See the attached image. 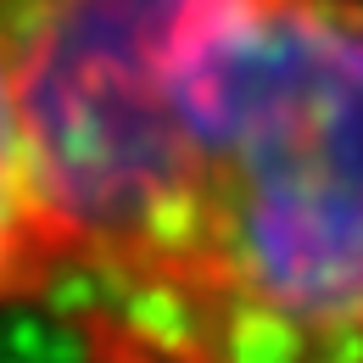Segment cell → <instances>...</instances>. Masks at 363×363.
Segmentation results:
<instances>
[{"instance_id": "1", "label": "cell", "mask_w": 363, "mask_h": 363, "mask_svg": "<svg viewBox=\"0 0 363 363\" xmlns=\"http://www.w3.org/2000/svg\"><path fill=\"white\" fill-rule=\"evenodd\" d=\"M79 363H363V0H0Z\"/></svg>"}, {"instance_id": "2", "label": "cell", "mask_w": 363, "mask_h": 363, "mask_svg": "<svg viewBox=\"0 0 363 363\" xmlns=\"http://www.w3.org/2000/svg\"><path fill=\"white\" fill-rule=\"evenodd\" d=\"M40 291H45V213L17 123V101L0 67V313H34Z\"/></svg>"}]
</instances>
